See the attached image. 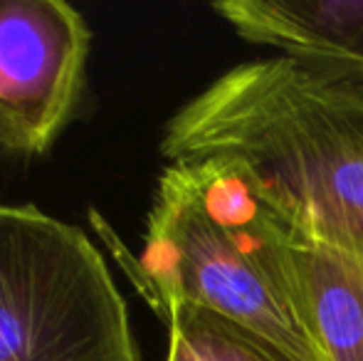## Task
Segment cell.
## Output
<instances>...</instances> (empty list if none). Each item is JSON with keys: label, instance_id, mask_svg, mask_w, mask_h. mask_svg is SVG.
<instances>
[{"label": "cell", "instance_id": "1", "mask_svg": "<svg viewBox=\"0 0 363 361\" xmlns=\"http://www.w3.org/2000/svg\"><path fill=\"white\" fill-rule=\"evenodd\" d=\"M161 154L230 161L289 228L363 260V62L238 65L166 121Z\"/></svg>", "mask_w": 363, "mask_h": 361}, {"label": "cell", "instance_id": "2", "mask_svg": "<svg viewBox=\"0 0 363 361\" xmlns=\"http://www.w3.org/2000/svg\"><path fill=\"white\" fill-rule=\"evenodd\" d=\"M274 221L242 171L223 159L163 169L139 257L91 211V226L161 322L178 304H193L257 334L291 361H326L282 287Z\"/></svg>", "mask_w": 363, "mask_h": 361}, {"label": "cell", "instance_id": "3", "mask_svg": "<svg viewBox=\"0 0 363 361\" xmlns=\"http://www.w3.org/2000/svg\"><path fill=\"white\" fill-rule=\"evenodd\" d=\"M0 361H144L101 250L33 203H0Z\"/></svg>", "mask_w": 363, "mask_h": 361}, {"label": "cell", "instance_id": "4", "mask_svg": "<svg viewBox=\"0 0 363 361\" xmlns=\"http://www.w3.org/2000/svg\"><path fill=\"white\" fill-rule=\"evenodd\" d=\"M91 30L65 0H0V151L35 159L74 119Z\"/></svg>", "mask_w": 363, "mask_h": 361}, {"label": "cell", "instance_id": "5", "mask_svg": "<svg viewBox=\"0 0 363 361\" xmlns=\"http://www.w3.org/2000/svg\"><path fill=\"white\" fill-rule=\"evenodd\" d=\"M274 218L279 279L301 324L326 361H363V260Z\"/></svg>", "mask_w": 363, "mask_h": 361}, {"label": "cell", "instance_id": "6", "mask_svg": "<svg viewBox=\"0 0 363 361\" xmlns=\"http://www.w3.org/2000/svg\"><path fill=\"white\" fill-rule=\"evenodd\" d=\"M213 10L245 43L363 62V0H220Z\"/></svg>", "mask_w": 363, "mask_h": 361}, {"label": "cell", "instance_id": "7", "mask_svg": "<svg viewBox=\"0 0 363 361\" xmlns=\"http://www.w3.org/2000/svg\"><path fill=\"white\" fill-rule=\"evenodd\" d=\"M166 361H291L279 349L211 309L178 304L163 317Z\"/></svg>", "mask_w": 363, "mask_h": 361}]
</instances>
